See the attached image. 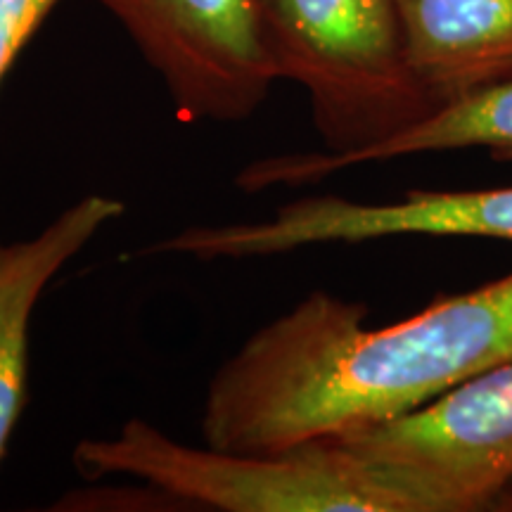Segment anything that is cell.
<instances>
[{
    "instance_id": "cell-1",
    "label": "cell",
    "mask_w": 512,
    "mask_h": 512,
    "mask_svg": "<svg viewBox=\"0 0 512 512\" xmlns=\"http://www.w3.org/2000/svg\"><path fill=\"white\" fill-rule=\"evenodd\" d=\"M512 358V273L366 328V306L311 292L211 377L204 444L271 453L411 413Z\"/></svg>"
},
{
    "instance_id": "cell-2",
    "label": "cell",
    "mask_w": 512,
    "mask_h": 512,
    "mask_svg": "<svg viewBox=\"0 0 512 512\" xmlns=\"http://www.w3.org/2000/svg\"><path fill=\"white\" fill-rule=\"evenodd\" d=\"M278 79L297 81L328 152L256 159L247 192L318 183L439 110L408 64L394 0H254Z\"/></svg>"
},
{
    "instance_id": "cell-3",
    "label": "cell",
    "mask_w": 512,
    "mask_h": 512,
    "mask_svg": "<svg viewBox=\"0 0 512 512\" xmlns=\"http://www.w3.org/2000/svg\"><path fill=\"white\" fill-rule=\"evenodd\" d=\"M86 479L133 477L178 503L221 512H411L406 498L337 437L271 453L181 444L147 420L74 448Z\"/></svg>"
},
{
    "instance_id": "cell-4",
    "label": "cell",
    "mask_w": 512,
    "mask_h": 512,
    "mask_svg": "<svg viewBox=\"0 0 512 512\" xmlns=\"http://www.w3.org/2000/svg\"><path fill=\"white\" fill-rule=\"evenodd\" d=\"M337 439L411 512L498 510L512 489V358L411 413Z\"/></svg>"
},
{
    "instance_id": "cell-5",
    "label": "cell",
    "mask_w": 512,
    "mask_h": 512,
    "mask_svg": "<svg viewBox=\"0 0 512 512\" xmlns=\"http://www.w3.org/2000/svg\"><path fill=\"white\" fill-rule=\"evenodd\" d=\"M399 235L491 238L512 242V185L491 190H408L394 202L304 197L271 219L192 226L169 235L147 254H181L200 261L275 256L309 245L366 242Z\"/></svg>"
},
{
    "instance_id": "cell-6",
    "label": "cell",
    "mask_w": 512,
    "mask_h": 512,
    "mask_svg": "<svg viewBox=\"0 0 512 512\" xmlns=\"http://www.w3.org/2000/svg\"><path fill=\"white\" fill-rule=\"evenodd\" d=\"M185 121H245L278 81L254 0H100Z\"/></svg>"
},
{
    "instance_id": "cell-7",
    "label": "cell",
    "mask_w": 512,
    "mask_h": 512,
    "mask_svg": "<svg viewBox=\"0 0 512 512\" xmlns=\"http://www.w3.org/2000/svg\"><path fill=\"white\" fill-rule=\"evenodd\" d=\"M408 64L437 107L512 81V0H394Z\"/></svg>"
},
{
    "instance_id": "cell-8",
    "label": "cell",
    "mask_w": 512,
    "mask_h": 512,
    "mask_svg": "<svg viewBox=\"0 0 512 512\" xmlns=\"http://www.w3.org/2000/svg\"><path fill=\"white\" fill-rule=\"evenodd\" d=\"M124 211L117 197L86 195L34 238L0 247V458L24 406L31 311L64 264Z\"/></svg>"
},
{
    "instance_id": "cell-9",
    "label": "cell",
    "mask_w": 512,
    "mask_h": 512,
    "mask_svg": "<svg viewBox=\"0 0 512 512\" xmlns=\"http://www.w3.org/2000/svg\"><path fill=\"white\" fill-rule=\"evenodd\" d=\"M465 147H482L503 162L512 159V81L441 107L396 138L358 155L351 166Z\"/></svg>"
},
{
    "instance_id": "cell-10",
    "label": "cell",
    "mask_w": 512,
    "mask_h": 512,
    "mask_svg": "<svg viewBox=\"0 0 512 512\" xmlns=\"http://www.w3.org/2000/svg\"><path fill=\"white\" fill-rule=\"evenodd\" d=\"M55 3L57 0H0V81Z\"/></svg>"
},
{
    "instance_id": "cell-11",
    "label": "cell",
    "mask_w": 512,
    "mask_h": 512,
    "mask_svg": "<svg viewBox=\"0 0 512 512\" xmlns=\"http://www.w3.org/2000/svg\"><path fill=\"white\" fill-rule=\"evenodd\" d=\"M498 510H512V489L501 498V503H498Z\"/></svg>"
}]
</instances>
